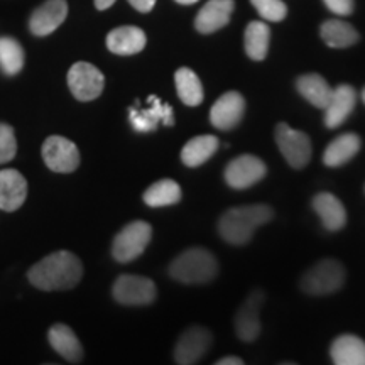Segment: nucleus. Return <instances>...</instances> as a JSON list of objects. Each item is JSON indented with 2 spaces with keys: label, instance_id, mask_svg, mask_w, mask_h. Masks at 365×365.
<instances>
[{
  "label": "nucleus",
  "instance_id": "e433bc0d",
  "mask_svg": "<svg viewBox=\"0 0 365 365\" xmlns=\"http://www.w3.org/2000/svg\"><path fill=\"white\" fill-rule=\"evenodd\" d=\"M178 4H181V6H191V4H196L198 0H176Z\"/></svg>",
  "mask_w": 365,
  "mask_h": 365
},
{
  "label": "nucleus",
  "instance_id": "423d86ee",
  "mask_svg": "<svg viewBox=\"0 0 365 365\" xmlns=\"http://www.w3.org/2000/svg\"><path fill=\"white\" fill-rule=\"evenodd\" d=\"M274 135H276L277 148L291 168L303 170L312 161V140L304 132L296 130L287 124H277Z\"/></svg>",
  "mask_w": 365,
  "mask_h": 365
},
{
  "label": "nucleus",
  "instance_id": "bb28decb",
  "mask_svg": "<svg viewBox=\"0 0 365 365\" xmlns=\"http://www.w3.org/2000/svg\"><path fill=\"white\" fill-rule=\"evenodd\" d=\"M245 53L252 61H264L271 43V29L266 22L252 21L245 27Z\"/></svg>",
  "mask_w": 365,
  "mask_h": 365
},
{
  "label": "nucleus",
  "instance_id": "4c0bfd02",
  "mask_svg": "<svg viewBox=\"0 0 365 365\" xmlns=\"http://www.w3.org/2000/svg\"><path fill=\"white\" fill-rule=\"evenodd\" d=\"M362 100H364V103H365V88L362 90Z\"/></svg>",
  "mask_w": 365,
  "mask_h": 365
},
{
  "label": "nucleus",
  "instance_id": "412c9836",
  "mask_svg": "<svg viewBox=\"0 0 365 365\" xmlns=\"http://www.w3.org/2000/svg\"><path fill=\"white\" fill-rule=\"evenodd\" d=\"M362 140L354 132H346L331 140L323 153V163L328 168H340L357 156Z\"/></svg>",
  "mask_w": 365,
  "mask_h": 365
},
{
  "label": "nucleus",
  "instance_id": "c85d7f7f",
  "mask_svg": "<svg viewBox=\"0 0 365 365\" xmlns=\"http://www.w3.org/2000/svg\"><path fill=\"white\" fill-rule=\"evenodd\" d=\"M181 188L176 181L161 180L150 185L144 193V203L150 208L171 207V205L180 203Z\"/></svg>",
  "mask_w": 365,
  "mask_h": 365
},
{
  "label": "nucleus",
  "instance_id": "a211bd4d",
  "mask_svg": "<svg viewBox=\"0 0 365 365\" xmlns=\"http://www.w3.org/2000/svg\"><path fill=\"white\" fill-rule=\"evenodd\" d=\"M27 181L17 170L0 171V210L16 212L26 202Z\"/></svg>",
  "mask_w": 365,
  "mask_h": 365
},
{
  "label": "nucleus",
  "instance_id": "f8f14e48",
  "mask_svg": "<svg viewBox=\"0 0 365 365\" xmlns=\"http://www.w3.org/2000/svg\"><path fill=\"white\" fill-rule=\"evenodd\" d=\"M266 301L262 289H254L235 314V333L242 341H254L261 335V308Z\"/></svg>",
  "mask_w": 365,
  "mask_h": 365
},
{
  "label": "nucleus",
  "instance_id": "473e14b6",
  "mask_svg": "<svg viewBox=\"0 0 365 365\" xmlns=\"http://www.w3.org/2000/svg\"><path fill=\"white\" fill-rule=\"evenodd\" d=\"M325 6L336 16H350L355 9V0H323Z\"/></svg>",
  "mask_w": 365,
  "mask_h": 365
},
{
  "label": "nucleus",
  "instance_id": "72a5a7b5",
  "mask_svg": "<svg viewBox=\"0 0 365 365\" xmlns=\"http://www.w3.org/2000/svg\"><path fill=\"white\" fill-rule=\"evenodd\" d=\"M129 4L135 9V11L148 14L153 11L154 6H156V0H129Z\"/></svg>",
  "mask_w": 365,
  "mask_h": 365
},
{
  "label": "nucleus",
  "instance_id": "f257e3e1",
  "mask_svg": "<svg viewBox=\"0 0 365 365\" xmlns=\"http://www.w3.org/2000/svg\"><path fill=\"white\" fill-rule=\"evenodd\" d=\"M83 276V266L75 254L58 250L36 262L27 272L31 284L41 291H65L75 287Z\"/></svg>",
  "mask_w": 365,
  "mask_h": 365
},
{
  "label": "nucleus",
  "instance_id": "2eb2a0df",
  "mask_svg": "<svg viewBox=\"0 0 365 365\" xmlns=\"http://www.w3.org/2000/svg\"><path fill=\"white\" fill-rule=\"evenodd\" d=\"M68 17L66 0H48L36 9L29 19V29L34 36H49L65 22Z\"/></svg>",
  "mask_w": 365,
  "mask_h": 365
},
{
  "label": "nucleus",
  "instance_id": "dca6fc26",
  "mask_svg": "<svg viewBox=\"0 0 365 365\" xmlns=\"http://www.w3.org/2000/svg\"><path fill=\"white\" fill-rule=\"evenodd\" d=\"M235 11L234 0H210L196 14L195 27L200 34H212L225 27Z\"/></svg>",
  "mask_w": 365,
  "mask_h": 365
},
{
  "label": "nucleus",
  "instance_id": "4be33fe9",
  "mask_svg": "<svg viewBox=\"0 0 365 365\" xmlns=\"http://www.w3.org/2000/svg\"><path fill=\"white\" fill-rule=\"evenodd\" d=\"M313 208L322 218L323 227L330 232H339L346 223L344 203L331 193H318L313 198Z\"/></svg>",
  "mask_w": 365,
  "mask_h": 365
},
{
  "label": "nucleus",
  "instance_id": "6e6552de",
  "mask_svg": "<svg viewBox=\"0 0 365 365\" xmlns=\"http://www.w3.org/2000/svg\"><path fill=\"white\" fill-rule=\"evenodd\" d=\"M105 78L97 66L86 61L75 63L68 71V86L73 97L80 102H91L103 91Z\"/></svg>",
  "mask_w": 365,
  "mask_h": 365
},
{
  "label": "nucleus",
  "instance_id": "b1692460",
  "mask_svg": "<svg viewBox=\"0 0 365 365\" xmlns=\"http://www.w3.org/2000/svg\"><path fill=\"white\" fill-rule=\"evenodd\" d=\"M296 88H298L301 97L307 98L317 108H323V110H325L333 93V88L328 85V81L322 75H318V73L301 75L296 80Z\"/></svg>",
  "mask_w": 365,
  "mask_h": 365
},
{
  "label": "nucleus",
  "instance_id": "1a4fd4ad",
  "mask_svg": "<svg viewBox=\"0 0 365 365\" xmlns=\"http://www.w3.org/2000/svg\"><path fill=\"white\" fill-rule=\"evenodd\" d=\"M43 159L54 173H73L80 166V150L66 137L51 135L43 144Z\"/></svg>",
  "mask_w": 365,
  "mask_h": 365
},
{
  "label": "nucleus",
  "instance_id": "20e7f679",
  "mask_svg": "<svg viewBox=\"0 0 365 365\" xmlns=\"http://www.w3.org/2000/svg\"><path fill=\"white\" fill-rule=\"evenodd\" d=\"M345 267L335 259H323L301 277V289L309 296H328L345 284Z\"/></svg>",
  "mask_w": 365,
  "mask_h": 365
},
{
  "label": "nucleus",
  "instance_id": "f3484780",
  "mask_svg": "<svg viewBox=\"0 0 365 365\" xmlns=\"http://www.w3.org/2000/svg\"><path fill=\"white\" fill-rule=\"evenodd\" d=\"M355 103H357V91L352 86L339 85L333 88L330 102L325 107V125L328 129H336L344 124L354 112Z\"/></svg>",
  "mask_w": 365,
  "mask_h": 365
},
{
  "label": "nucleus",
  "instance_id": "f704fd0d",
  "mask_svg": "<svg viewBox=\"0 0 365 365\" xmlns=\"http://www.w3.org/2000/svg\"><path fill=\"white\" fill-rule=\"evenodd\" d=\"M217 365H244V360L239 357H234V355H228V357H223L217 360Z\"/></svg>",
  "mask_w": 365,
  "mask_h": 365
},
{
  "label": "nucleus",
  "instance_id": "c756f323",
  "mask_svg": "<svg viewBox=\"0 0 365 365\" xmlns=\"http://www.w3.org/2000/svg\"><path fill=\"white\" fill-rule=\"evenodd\" d=\"M24 49L12 38H0V70L6 75H17L24 66Z\"/></svg>",
  "mask_w": 365,
  "mask_h": 365
},
{
  "label": "nucleus",
  "instance_id": "39448f33",
  "mask_svg": "<svg viewBox=\"0 0 365 365\" xmlns=\"http://www.w3.org/2000/svg\"><path fill=\"white\" fill-rule=\"evenodd\" d=\"M153 239V228L148 222L137 220L118 232L112 244V255L117 262H130L144 254Z\"/></svg>",
  "mask_w": 365,
  "mask_h": 365
},
{
  "label": "nucleus",
  "instance_id": "c9c22d12",
  "mask_svg": "<svg viewBox=\"0 0 365 365\" xmlns=\"http://www.w3.org/2000/svg\"><path fill=\"white\" fill-rule=\"evenodd\" d=\"M113 4H115V0H95V7H97L98 11H107V9L112 7Z\"/></svg>",
  "mask_w": 365,
  "mask_h": 365
},
{
  "label": "nucleus",
  "instance_id": "393cba45",
  "mask_svg": "<svg viewBox=\"0 0 365 365\" xmlns=\"http://www.w3.org/2000/svg\"><path fill=\"white\" fill-rule=\"evenodd\" d=\"M319 36L325 41L327 46L335 49H345L357 44L360 39L359 31L349 22L340 19L325 21L319 27Z\"/></svg>",
  "mask_w": 365,
  "mask_h": 365
},
{
  "label": "nucleus",
  "instance_id": "7c9ffc66",
  "mask_svg": "<svg viewBox=\"0 0 365 365\" xmlns=\"http://www.w3.org/2000/svg\"><path fill=\"white\" fill-rule=\"evenodd\" d=\"M264 21L281 22L287 16V6L282 0H250Z\"/></svg>",
  "mask_w": 365,
  "mask_h": 365
},
{
  "label": "nucleus",
  "instance_id": "7ed1b4c3",
  "mask_svg": "<svg viewBox=\"0 0 365 365\" xmlns=\"http://www.w3.org/2000/svg\"><path fill=\"white\" fill-rule=\"evenodd\" d=\"M218 274L217 257L202 247L186 249L170 266V276L182 284H207Z\"/></svg>",
  "mask_w": 365,
  "mask_h": 365
},
{
  "label": "nucleus",
  "instance_id": "4468645a",
  "mask_svg": "<svg viewBox=\"0 0 365 365\" xmlns=\"http://www.w3.org/2000/svg\"><path fill=\"white\" fill-rule=\"evenodd\" d=\"M245 113V100L239 91H227L213 103L210 110V122L220 130L235 129Z\"/></svg>",
  "mask_w": 365,
  "mask_h": 365
},
{
  "label": "nucleus",
  "instance_id": "a878e982",
  "mask_svg": "<svg viewBox=\"0 0 365 365\" xmlns=\"http://www.w3.org/2000/svg\"><path fill=\"white\" fill-rule=\"evenodd\" d=\"M220 140L215 135H198L190 139L181 150V161L188 168H198L217 153Z\"/></svg>",
  "mask_w": 365,
  "mask_h": 365
},
{
  "label": "nucleus",
  "instance_id": "aec40b11",
  "mask_svg": "<svg viewBox=\"0 0 365 365\" xmlns=\"http://www.w3.org/2000/svg\"><path fill=\"white\" fill-rule=\"evenodd\" d=\"M330 357L335 365H365V341L357 335H340L333 340Z\"/></svg>",
  "mask_w": 365,
  "mask_h": 365
},
{
  "label": "nucleus",
  "instance_id": "6ab92c4d",
  "mask_svg": "<svg viewBox=\"0 0 365 365\" xmlns=\"http://www.w3.org/2000/svg\"><path fill=\"white\" fill-rule=\"evenodd\" d=\"M148 38L144 31L135 26H122L108 33L107 48L108 51L118 56H132V54L140 53L145 48Z\"/></svg>",
  "mask_w": 365,
  "mask_h": 365
},
{
  "label": "nucleus",
  "instance_id": "f03ea898",
  "mask_svg": "<svg viewBox=\"0 0 365 365\" xmlns=\"http://www.w3.org/2000/svg\"><path fill=\"white\" fill-rule=\"evenodd\" d=\"M274 217L269 205H245L227 210L218 220V234L232 245H244L252 239L259 227L266 225Z\"/></svg>",
  "mask_w": 365,
  "mask_h": 365
},
{
  "label": "nucleus",
  "instance_id": "5701e85b",
  "mask_svg": "<svg viewBox=\"0 0 365 365\" xmlns=\"http://www.w3.org/2000/svg\"><path fill=\"white\" fill-rule=\"evenodd\" d=\"M49 344L66 362L80 364L83 359V346L70 327L59 323L49 328Z\"/></svg>",
  "mask_w": 365,
  "mask_h": 365
},
{
  "label": "nucleus",
  "instance_id": "9b49d317",
  "mask_svg": "<svg viewBox=\"0 0 365 365\" xmlns=\"http://www.w3.org/2000/svg\"><path fill=\"white\" fill-rule=\"evenodd\" d=\"M149 108H140L139 103L129 108V120L135 132H154L159 122L166 127L175 125V113L171 105L163 103L156 95L148 98Z\"/></svg>",
  "mask_w": 365,
  "mask_h": 365
},
{
  "label": "nucleus",
  "instance_id": "ddd939ff",
  "mask_svg": "<svg viewBox=\"0 0 365 365\" xmlns=\"http://www.w3.org/2000/svg\"><path fill=\"white\" fill-rule=\"evenodd\" d=\"M213 336L208 328L190 327L175 346V362L180 365L198 364L212 346Z\"/></svg>",
  "mask_w": 365,
  "mask_h": 365
},
{
  "label": "nucleus",
  "instance_id": "2f4dec72",
  "mask_svg": "<svg viewBox=\"0 0 365 365\" xmlns=\"http://www.w3.org/2000/svg\"><path fill=\"white\" fill-rule=\"evenodd\" d=\"M17 153V143L14 129L7 124H0V164L12 161Z\"/></svg>",
  "mask_w": 365,
  "mask_h": 365
},
{
  "label": "nucleus",
  "instance_id": "0eeeda50",
  "mask_svg": "<svg viewBox=\"0 0 365 365\" xmlns=\"http://www.w3.org/2000/svg\"><path fill=\"white\" fill-rule=\"evenodd\" d=\"M112 294L117 303L125 307H145L156 299V284L144 276L124 274L115 281Z\"/></svg>",
  "mask_w": 365,
  "mask_h": 365
},
{
  "label": "nucleus",
  "instance_id": "9d476101",
  "mask_svg": "<svg viewBox=\"0 0 365 365\" xmlns=\"http://www.w3.org/2000/svg\"><path fill=\"white\" fill-rule=\"evenodd\" d=\"M267 168L264 161L252 154H240L232 159L225 168V181L230 188L245 190L254 186L266 176Z\"/></svg>",
  "mask_w": 365,
  "mask_h": 365
},
{
  "label": "nucleus",
  "instance_id": "cd10ccee",
  "mask_svg": "<svg viewBox=\"0 0 365 365\" xmlns=\"http://www.w3.org/2000/svg\"><path fill=\"white\" fill-rule=\"evenodd\" d=\"M178 97L188 107H198L203 102L205 91L198 75L190 68H180L175 75Z\"/></svg>",
  "mask_w": 365,
  "mask_h": 365
}]
</instances>
